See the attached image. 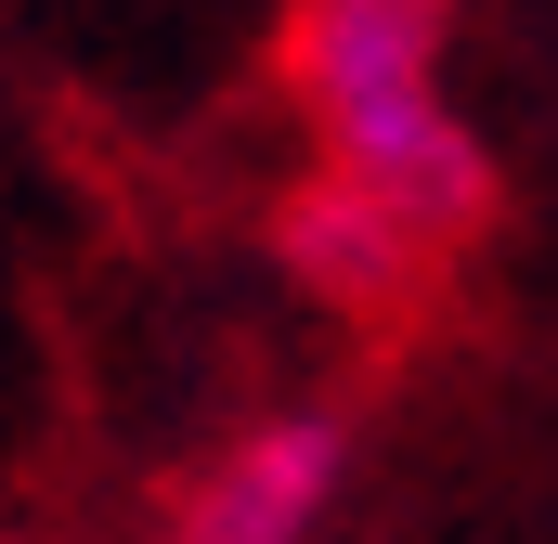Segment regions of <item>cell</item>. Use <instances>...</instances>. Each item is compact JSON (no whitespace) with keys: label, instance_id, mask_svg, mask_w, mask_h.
Masks as SVG:
<instances>
[{"label":"cell","instance_id":"7a4b0ae2","mask_svg":"<svg viewBox=\"0 0 558 544\" xmlns=\"http://www.w3.org/2000/svg\"><path fill=\"white\" fill-rule=\"evenodd\" d=\"M338 493H351V415L338 403H274L169 493L156 544H325Z\"/></svg>","mask_w":558,"mask_h":544},{"label":"cell","instance_id":"6da1fadb","mask_svg":"<svg viewBox=\"0 0 558 544\" xmlns=\"http://www.w3.org/2000/svg\"><path fill=\"white\" fill-rule=\"evenodd\" d=\"M454 0H286L274 78L312 182L351 195L403 260H454L494 221V156L454 118Z\"/></svg>","mask_w":558,"mask_h":544}]
</instances>
